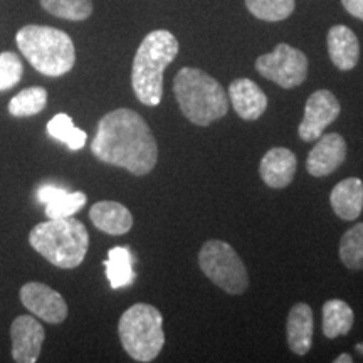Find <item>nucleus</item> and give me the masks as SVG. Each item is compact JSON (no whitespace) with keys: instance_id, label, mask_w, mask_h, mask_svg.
<instances>
[{"instance_id":"nucleus-15","label":"nucleus","mask_w":363,"mask_h":363,"mask_svg":"<svg viewBox=\"0 0 363 363\" xmlns=\"http://www.w3.org/2000/svg\"><path fill=\"white\" fill-rule=\"evenodd\" d=\"M38 201L45 206L48 219H62V217H72L86 206V194L69 192L57 185L45 184L40 185L38 190Z\"/></svg>"},{"instance_id":"nucleus-1","label":"nucleus","mask_w":363,"mask_h":363,"mask_svg":"<svg viewBox=\"0 0 363 363\" xmlns=\"http://www.w3.org/2000/svg\"><path fill=\"white\" fill-rule=\"evenodd\" d=\"M91 152L98 160L136 177L150 174L158 160V145L148 123L128 108L106 113L99 120Z\"/></svg>"},{"instance_id":"nucleus-20","label":"nucleus","mask_w":363,"mask_h":363,"mask_svg":"<svg viewBox=\"0 0 363 363\" xmlns=\"http://www.w3.org/2000/svg\"><path fill=\"white\" fill-rule=\"evenodd\" d=\"M106 267V276L113 289L128 288L135 283V271H133V254L128 247L116 246L110 249L108 259L104 261Z\"/></svg>"},{"instance_id":"nucleus-29","label":"nucleus","mask_w":363,"mask_h":363,"mask_svg":"<svg viewBox=\"0 0 363 363\" xmlns=\"http://www.w3.org/2000/svg\"><path fill=\"white\" fill-rule=\"evenodd\" d=\"M352 362H353V358L348 355V353H343V355L335 358V363H352Z\"/></svg>"},{"instance_id":"nucleus-27","label":"nucleus","mask_w":363,"mask_h":363,"mask_svg":"<svg viewBox=\"0 0 363 363\" xmlns=\"http://www.w3.org/2000/svg\"><path fill=\"white\" fill-rule=\"evenodd\" d=\"M24 74V65L16 52L0 54V91H7L19 84Z\"/></svg>"},{"instance_id":"nucleus-28","label":"nucleus","mask_w":363,"mask_h":363,"mask_svg":"<svg viewBox=\"0 0 363 363\" xmlns=\"http://www.w3.org/2000/svg\"><path fill=\"white\" fill-rule=\"evenodd\" d=\"M342 4L348 13L363 21V0H342Z\"/></svg>"},{"instance_id":"nucleus-8","label":"nucleus","mask_w":363,"mask_h":363,"mask_svg":"<svg viewBox=\"0 0 363 363\" xmlns=\"http://www.w3.org/2000/svg\"><path fill=\"white\" fill-rule=\"evenodd\" d=\"M256 69L262 78L281 88L293 89L305 83L308 76V57L289 44H278L272 52L256 59Z\"/></svg>"},{"instance_id":"nucleus-2","label":"nucleus","mask_w":363,"mask_h":363,"mask_svg":"<svg viewBox=\"0 0 363 363\" xmlns=\"http://www.w3.org/2000/svg\"><path fill=\"white\" fill-rule=\"evenodd\" d=\"M179 54V40L170 30L158 29L147 34L135 54L131 88L145 106H157L163 94V71Z\"/></svg>"},{"instance_id":"nucleus-18","label":"nucleus","mask_w":363,"mask_h":363,"mask_svg":"<svg viewBox=\"0 0 363 363\" xmlns=\"http://www.w3.org/2000/svg\"><path fill=\"white\" fill-rule=\"evenodd\" d=\"M89 219L96 229L110 235H123L133 227V216L123 203L101 201L89 211Z\"/></svg>"},{"instance_id":"nucleus-7","label":"nucleus","mask_w":363,"mask_h":363,"mask_svg":"<svg viewBox=\"0 0 363 363\" xmlns=\"http://www.w3.org/2000/svg\"><path fill=\"white\" fill-rule=\"evenodd\" d=\"M199 266L203 274L225 293L242 294L247 289L246 266L235 249L224 240H207L199 252Z\"/></svg>"},{"instance_id":"nucleus-21","label":"nucleus","mask_w":363,"mask_h":363,"mask_svg":"<svg viewBox=\"0 0 363 363\" xmlns=\"http://www.w3.org/2000/svg\"><path fill=\"white\" fill-rule=\"evenodd\" d=\"M355 315L343 299H328L323 305V335L333 340L352 330Z\"/></svg>"},{"instance_id":"nucleus-17","label":"nucleus","mask_w":363,"mask_h":363,"mask_svg":"<svg viewBox=\"0 0 363 363\" xmlns=\"http://www.w3.org/2000/svg\"><path fill=\"white\" fill-rule=\"evenodd\" d=\"M313 330H315V321H313V310L310 305L296 303L289 310L288 323H286V337H288V345L293 353L306 355L310 352Z\"/></svg>"},{"instance_id":"nucleus-22","label":"nucleus","mask_w":363,"mask_h":363,"mask_svg":"<svg viewBox=\"0 0 363 363\" xmlns=\"http://www.w3.org/2000/svg\"><path fill=\"white\" fill-rule=\"evenodd\" d=\"M48 133L51 138L65 143L71 152H78L88 142V135L79 130L66 113H57L48 123Z\"/></svg>"},{"instance_id":"nucleus-23","label":"nucleus","mask_w":363,"mask_h":363,"mask_svg":"<svg viewBox=\"0 0 363 363\" xmlns=\"http://www.w3.org/2000/svg\"><path fill=\"white\" fill-rule=\"evenodd\" d=\"M338 254L348 269H363V222H358L343 234Z\"/></svg>"},{"instance_id":"nucleus-26","label":"nucleus","mask_w":363,"mask_h":363,"mask_svg":"<svg viewBox=\"0 0 363 363\" xmlns=\"http://www.w3.org/2000/svg\"><path fill=\"white\" fill-rule=\"evenodd\" d=\"M246 7L257 19L279 22L291 16L294 0H246Z\"/></svg>"},{"instance_id":"nucleus-9","label":"nucleus","mask_w":363,"mask_h":363,"mask_svg":"<svg viewBox=\"0 0 363 363\" xmlns=\"http://www.w3.org/2000/svg\"><path fill=\"white\" fill-rule=\"evenodd\" d=\"M342 106L333 93L328 89H318L308 98L305 118L299 123L298 135L303 142H316L326 126H330L340 116Z\"/></svg>"},{"instance_id":"nucleus-13","label":"nucleus","mask_w":363,"mask_h":363,"mask_svg":"<svg viewBox=\"0 0 363 363\" xmlns=\"http://www.w3.org/2000/svg\"><path fill=\"white\" fill-rule=\"evenodd\" d=\"M298 169V158L291 150L276 147L267 150L259 165V175L267 187L284 189L291 184Z\"/></svg>"},{"instance_id":"nucleus-14","label":"nucleus","mask_w":363,"mask_h":363,"mask_svg":"<svg viewBox=\"0 0 363 363\" xmlns=\"http://www.w3.org/2000/svg\"><path fill=\"white\" fill-rule=\"evenodd\" d=\"M229 98L238 115L242 120L254 121L264 115L267 96L259 86L247 78H239L229 86Z\"/></svg>"},{"instance_id":"nucleus-5","label":"nucleus","mask_w":363,"mask_h":363,"mask_svg":"<svg viewBox=\"0 0 363 363\" xmlns=\"http://www.w3.org/2000/svg\"><path fill=\"white\" fill-rule=\"evenodd\" d=\"M16 43L30 66L40 74L57 78L67 74L76 62V49L65 30L49 26H24Z\"/></svg>"},{"instance_id":"nucleus-24","label":"nucleus","mask_w":363,"mask_h":363,"mask_svg":"<svg viewBox=\"0 0 363 363\" xmlns=\"http://www.w3.org/2000/svg\"><path fill=\"white\" fill-rule=\"evenodd\" d=\"M48 104V91L40 86L22 89L19 94H16L9 103V113L12 116H34L40 113Z\"/></svg>"},{"instance_id":"nucleus-6","label":"nucleus","mask_w":363,"mask_h":363,"mask_svg":"<svg viewBox=\"0 0 363 363\" xmlns=\"http://www.w3.org/2000/svg\"><path fill=\"white\" fill-rule=\"evenodd\" d=\"M118 335L125 352L133 360H155L165 343L162 313L147 303H136L121 315Z\"/></svg>"},{"instance_id":"nucleus-11","label":"nucleus","mask_w":363,"mask_h":363,"mask_svg":"<svg viewBox=\"0 0 363 363\" xmlns=\"http://www.w3.org/2000/svg\"><path fill=\"white\" fill-rule=\"evenodd\" d=\"M45 333L40 323L34 316L21 315L11 325L12 358L19 363L38 362L43 350Z\"/></svg>"},{"instance_id":"nucleus-10","label":"nucleus","mask_w":363,"mask_h":363,"mask_svg":"<svg viewBox=\"0 0 363 363\" xmlns=\"http://www.w3.org/2000/svg\"><path fill=\"white\" fill-rule=\"evenodd\" d=\"M21 301L45 323L59 325L67 316V303L56 289L44 283H27L21 288Z\"/></svg>"},{"instance_id":"nucleus-3","label":"nucleus","mask_w":363,"mask_h":363,"mask_svg":"<svg viewBox=\"0 0 363 363\" xmlns=\"http://www.w3.org/2000/svg\"><path fill=\"white\" fill-rule=\"evenodd\" d=\"M174 94L184 116L197 126H208L229 111V96L222 84L197 67L177 72Z\"/></svg>"},{"instance_id":"nucleus-4","label":"nucleus","mask_w":363,"mask_h":363,"mask_svg":"<svg viewBox=\"0 0 363 363\" xmlns=\"http://www.w3.org/2000/svg\"><path fill=\"white\" fill-rule=\"evenodd\" d=\"M29 242L35 252L61 269H74L84 261L89 235L84 224L74 217L49 219L30 230Z\"/></svg>"},{"instance_id":"nucleus-25","label":"nucleus","mask_w":363,"mask_h":363,"mask_svg":"<svg viewBox=\"0 0 363 363\" xmlns=\"http://www.w3.org/2000/svg\"><path fill=\"white\" fill-rule=\"evenodd\" d=\"M45 12L66 21H86L93 13V0H40Z\"/></svg>"},{"instance_id":"nucleus-16","label":"nucleus","mask_w":363,"mask_h":363,"mask_svg":"<svg viewBox=\"0 0 363 363\" xmlns=\"http://www.w3.org/2000/svg\"><path fill=\"white\" fill-rule=\"evenodd\" d=\"M328 54L340 71H352L360 59V44L355 33L347 26H333L328 30Z\"/></svg>"},{"instance_id":"nucleus-12","label":"nucleus","mask_w":363,"mask_h":363,"mask_svg":"<svg viewBox=\"0 0 363 363\" xmlns=\"http://www.w3.org/2000/svg\"><path fill=\"white\" fill-rule=\"evenodd\" d=\"M347 158V142L340 133H326L318 142L306 158V170L313 177H326L343 165Z\"/></svg>"},{"instance_id":"nucleus-19","label":"nucleus","mask_w":363,"mask_h":363,"mask_svg":"<svg viewBox=\"0 0 363 363\" xmlns=\"http://www.w3.org/2000/svg\"><path fill=\"white\" fill-rule=\"evenodd\" d=\"M330 203L340 219H358L363 211V182L357 177L342 180L331 190Z\"/></svg>"},{"instance_id":"nucleus-30","label":"nucleus","mask_w":363,"mask_h":363,"mask_svg":"<svg viewBox=\"0 0 363 363\" xmlns=\"http://www.w3.org/2000/svg\"><path fill=\"white\" fill-rule=\"evenodd\" d=\"M357 350L360 352V353H363V343H358V345H357Z\"/></svg>"}]
</instances>
